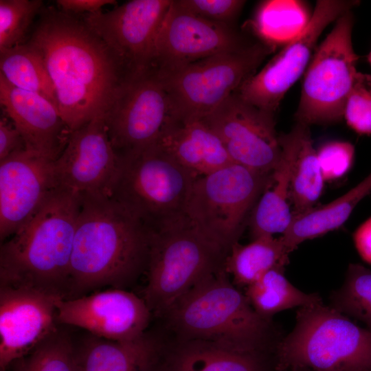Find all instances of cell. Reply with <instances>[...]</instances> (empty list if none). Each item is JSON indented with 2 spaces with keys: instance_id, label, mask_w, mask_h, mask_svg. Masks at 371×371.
<instances>
[{
  "instance_id": "obj_23",
  "label": "cell",
  "mask_w": 371,
  "mask_h": 371,
  "mask_svg": "<svg viewBox=\"0 0 371 371\" xmlns=\"http://www.w3.org/2000/svg\"><path fill=\"white\" fill-rule=\"evenodd\" d=\"M77 347L80 371H157L159 345L146 333L124 341L89 334Z\"/></svg>"
},
{
  "instance_id": "obj_25",
  "label": "cell",
  "mask_w": 371,
  "mask_h": 371,
  "mask_svg": "<svg viewBox=\"0 0 371 371\" xmlns=\"http://www.w3.org/2000/svg\"><path fill=\"white\" fill-rule=\"evenodd\" d=\"M258 355L209 341H179L166 371H262Z\"/></svg>"
},
{
  "instance_id": "obj_12",
  "label": "cell",
  "mask_w": 371,
  "mask_h": 371,
  "mask_svg": "<svg viewBox=\"0 0 371 371\" xmlns=\"http://www.w3.org/2000/svg\"><path fill=\"white\" fill-rule=\"evenodd\" d=\"M359 3L345 0L317 1L308 24L300 34L284 45L235 92L248 103L275 113L286 92L304 74L324 30Z\"/></svg>"
},
{
  "instance_id": "obj_5",
  "label": "cell",
  "mask_w": 371,
  "mask_h": 371,
  "mask_svg": "<svg viewBox=\"0 0 371 371\" xmlns=\"http://www.w3.org/2000/svg\"><path fill=\"white\" fill-rule=\"evenodd\" d=\"M276 351L278 371H371V332L322 301L299 308Z\"/></svg>"
},
{
  "instance_id": "obj_16",
  "label": "cell",
  "mask_w": 371,
  "mask_h": 371,
  "mask_svg": "<svg viewBox=\"0 0 371 371\" xmlns=\"http://www.w3.org/2000/svg\"><path fill=\"white\" fill-rule=\"evenodd\" d=\"M120 164L102 115L71 133L54 162V170L60 189L80 195L111 196Z\"/></svg>"
},
{
  "instance_id": "obj_26",
  "label": "cell",
  "mask_w": 371,
  "mask_h": 371,
  "mask_svg": "<svg viewBox=\"0 0 371 371\" xmlns=\"http://www.w3.org/2000/svg\"><path fill=\"white\" fill-rule=\"evenodd\" d=\"M312 14L302 1H265L258 5L249 26L260 41L276 49L300 34Z\"/></svg>"
},
{
  "instance_id": "obj_39",
  "label": "cell",
  "mask_w": 371,
  "mask_h": 371,
  "mask_svg": "<svg viewBox=\"0 0 371 371\" xmlns=\"http://www.w3.org/2000/svg\"><path fill=\"white\" fill-rule=\"evenodd\" d=\"M353 240L361 258L371 264V217L355 230Z\"/></svg>"
},
{
  "instance_id": "obj_14",
  "label": "cell",
  "mask_w": 371,
  "mask_h": 371,
  "mask_svg": "<svg viewBox=\"0 0 371 371\" xmlns=\"http://www.w3.org/2000/svg\"><path fill=\"white\" fill-rule=\"evenodd\" d=\"M274 114L234 92L202 120L221 139L234 163L269 175L281 155Z\"/></svg>"
},
{
  "instance_id": "obj_28",
  "label": "cell",
  "mask_w": 371,
  "mask_h": 371,
  "mask_svg": "<svg viewBox=\"0 0 371 371\" xmlns=\"http://www.w3.org/2000/svg\"><path fill=\"white\" fill-rule=\"evenodd\" d=\"M245 295L254 311L271 322L282 311L322 301L318 293H306L293 286L284 276V267L266 272L246 287Z\"/></svg>"
},
{
  "instance_id": "obj_3",
  "label": "cell",
  "mask_w": 371,
  "mask_h": 371,
  "mask_svg": "<svg viewBox=\"0 0 371 371\" xmlns=\"http://www.w3.org/2000/svg\"><path fill=\"white\" fill-rule=\"evenodd\" d=\"M82 195L58 189L1 243L0 285L32 288L67 299Z\"/></svg>"
},
{
  "instance_id": "obj_7",
  "label": "cell",
  "mask_w": 371,
  "mask_h": 371,
  "mask_svg": "<svg viewBox=\"0 0 371 371\" xmlns=\"http://www.w3.org/2000/svg\"><path fill=\"white\" fill-rule=\"evenodd\" d=\"M119 157L120 170L111 197L150 230L186 216L188 196L198 176L157 142Z\"/></svg>"
},
{
  "instance_id": "obj_38",
  "label": "cell",
  "mask_w": 371,
  "mask_h": 371,
  "mask_svg": "<svg viewBox=\"0 0 371 371\" xmlns=\"http://www.w3.org/2000/svg\"><path fill=\"white\" fill-rule=\"evenodd\" d=\"M61 11L69 14H93L101 11L102 7L116 4L114 0H58Z\"/></svg>"
},
{
  "instance_id": "obj_9",
  "label": "cell",
  "mask_w": 371,
  "mask_h": 371,
  "mask_svg": "<svg viewBox=\"0 0 371 371\" xmlns=\"http://www.w3.org/2000/svg\"><path fill=\"white\" fill-rule=\"evenodd\" d=\"M269 175L232 163L197 177L188 196L186 216L229 253L238 242Z\"/></svg>"
},
{
  "instance_id": "obj_20",
  "label": "cell",
  "mask_w": 371,
  "mask_h": 371,
  "mask_svg": "<svg viewBox=\"0 0 371 371\" xmlns=\"http://www.w3.org/2000/svg\"><path fill=\"white\" fill-rule=\"evenodd\" d=\"M0 102L26 149L55 161L71 133L57 106L39 94L13 86L1 75Z\"/></svg>"
},
{
  "instance_id": "obj_6",
  "label": "cell",
  "mask_w": 371,
  "mask_h": 371,
  "mask_svg": "<svg viewBox=\"0 0 371 371\" xmlns=\"http://www.w3.org/2000/svg\"><path fill=\"white\" fill-rule=\"evenodd\" d=\"M227 254L187 216L150 230L143 298L152 314L164 317L191 289L224 269Z\"/></svg>"
},
{
  "instance_id": "obj_15",
  "label": "cell",
  "mask_w": 371,
  "mask_h": 371,
  "mask_svg": "<svg viewBox=\"0 0 371 371\" xmlns=\"http://www.w3.org/2000/svg\"><path fill=\"white\" fill-rule=\"evenodd\" d=\"M252 42L232 26L196 16L172 0L156 36L153 67L175 69Z\"/></svg>"
},
{
  "instance_id": "obj_21",
  "label": "cell",
  "mask_w": 371,
  "mask_h": 371,
  "mask_svg": "<svg viewBox=\"0 0 371 371\" xmlns=\"http://www.w3.org/2000/svg\"><path fill=\"white\" fill-rule=\"evenodd\" d=\"M305 126L297 122L289 133L279 135L280 160L270 174L249 220L253 239L265 235L282 234L291 223L293 215L290 207L291 182Z\"/></svg>"
},
{
  "instance_id": "obj_18",
  "label": "cell",
  "mask_w": 371,
  "mask_h": 371,
  "mask_svg": "<svg viewBox=\"0 0 371 371\" xmlns=\"http://www.w3.org/2000/svg\"><path fill=\"white\" fill-rule=\"evenodd\" d=\"M54 161L26 148L0 161V238L14 235L59 188Z\"/></svg>"
},
{
  "instance_id": "obj_19",
  "label": "cell",
  "mask_w": 371,
  "mask_h": 371,
  "mask_svg": "<svg viewBox=\"0 0 371 371\" xmlns=\"http://www.w3.org/2000/svg\"><path fill=\"white\" fill-rule=\"evenodd\" d=\"M61 299L32 288L0 285V368L27 355L58 328Z\"/></svg>"
},
{
  "instance_id": "obj_22",
  "label": "cell",
  "mask_w": 371,
  "mask_h": 371,
  "mask_svg": "<svg viewBox=\"0 0 371 371\" xmlns=\"http://www.w3.org/2000/svg\"><path fill=\"white\" fill-rule=\"evenodd\" d=\"M157 142L198 177L234 163L221 139L202 120L177 121Z\"/></svg>"
},
{
  "instance_id": "obj_32",
  "label": "cell",
  "mask_w": 371,
  "mask_h": 371,
  "mask_svg": "<svg viewBox=\"0 0 371 371\" xmlns=\"http://www.w3.org/2000/svg\"><path fill=\"white\" fill-rule=\"evenodd\" d=\"M330 302L331 308L363 323L371 332V270L350 264L343 284L331 293Z\"/></svg>"
},
{
  "instance_id": "obj_30",
  "label": "cell",
  "mask_w": 371,
  "mask_h": 371,
  "mask_svg": "<svg viewBox=\"0 0 371 371\" xmlns=\"http://www.w3.org/2000/svg\"><path fill=\"white\" fill-rule=\"evenodd\" d=\"M324 181L309 126L306 125L300 141L291 182L290 203L293 206V216L313 207L321 196Z\"/></svg>"
},
{
  "instance_id": "obj_24",
  "label": "cell",
  "mask_w": 371,
  "mask_h": 371,
  "mask_svg": "<svg viewBox=\"0 0 371 371\" xmlns=\"http://www.w3.org/2000/svg\"><path fill=\"white\" fill-rule=\"evenodd\" d=\"M371 192V172L357 185L334 201L294 215L287 229L280 236L289 255L306 240L313 239L341 227L357 204Z\"/></svg>"
},
{
  "instance_id": "obj_31",
  "label": "cell",
  "mask_w": 371,
  "mask_h": 371,
  "mask_svg": "<svg viewBox=\"0 0 371 371\" xmlns=\"http://www.w3.org/2000/svg\"><path fill=\"white\" fill-rule=\"evenodd\" d=\"M10 371H80L78 347L60 326L30 353L14 361Z\"/></svg>"
},
{
  "instance_id": "obj_11",
  "label": "cell",
  "mask_w": 371,
  "mask_h": 371,
  "mask_svg": "<svg viewBox=\"0 0 371 371\" xmlns=\"http://www.w3.org/2000/svg\"><path fill=\"white\" fill-rule=\"evenodd\" d=\"M104 120L118 157L156 142L178 121L155 69L124 81L106 110Z\"/></svg>"
},
{
  "instance_id": "obj_36",
  "label": "cell",
  "mask_w": 371,
  "mask_h": 371,
  "mask_svg": "<svg viewBox=\"0 0 371 371\" xmlns=\"http://www.w3.org/2000/svg\"><path fill=\"white\" fill-rule=\"evenodd\" d=\"M183 10L204 19L232 26L241 12L243 0H175Z\"/></svg>"
},
{
  "instance_id": "obj_27",
  "label": "cell",
  "mask_w": 371,
  "mask_h": 371,
  "mask_svg": "<svg viewBox=\"0 0 371 371\" xmlns=\"http://www.w3.org/2000/svg\"><path fill=\"white\" fill-rule=\"evenodd\" d=\"M289 254L282 241L274 236H259L246 245L235 243L224 263V270L240 286L250 285L268 271L285 267Z\"/></svg>"
},
{
  "instance_id": "obj_17",
  "label": "cell",
  "mask_w": 371,
  "mask_h": 371,
  "mask_svg": "<svg viewBox=\"0 0 371 371\" xmlns=\"http://www.w3.org/2000/svg\"><path fill=\"white\" fill-rule=\"evenodd\" d=\"M152 313L143 297L112 288L57 303L60 325L84 329L113 341H129L146 333Z\"/></svg>"
},
{
  "instance_id": "obj_4",
  "label": "cell",
  "mask_w": 371,
  "mask_h": 371,
  "mask_svg": "<svg viewBox=\"0 0 371 371\" xmlns=\"http://www.w3.org/2000/svg\"><path fill=\"white\" fill-rule=\"evenodd\" d=\"M179 341L199 339L243 352H259L272 337L260 317L224 269L181 297L164 315Z\"/></svg>"
},
{
  "instance_id": "obj_41",
  "label": "cell",
  "mask_w": 371,
  "mask_h": 371,
  "mask_svg": "<svg viewBox=\"0 0 371 371\" xmlns=\"http://www.w3.org/2000/svg\"><path fill=\"white\" fill-rule=\"evenodd\" d=\"M0 371H8L6 368H0Z\"/></svg>"
},
{
  "instance_id": "obj_34",
  "label": "cell",
  "mask_w": 371,
  "mask_h": 371,
  "mask_svg": "<svg viewBox=\"0 0 371 371\" xmlns=\"http://www.w3.org/2000/svg\"><path fill=\"white\" fill-rule=\"evenodd\" d=\"M344 118L358 134L371 135V75L357 74L344 104Z\"/></svg>"
},
{
  "instance_id": "obj_29",
  "label": "cell",
  "mask_w": 371,
  "mask_h": 371,
  "mask_svg": "<svg viewBox=\"0 0 371 371\" xmlns=\"http://www.w3.org/2000/svg\"><path fill=\"white\" fill-rule=\"evenodd\" d=\"M0 70V75L13 86L39 94L57 106L54 87L44 62L27 43L1 49Z\"/></svg>"
},
{
  "instance_id": "obj_35",
  "label": "cell",
  "mask_w": 371,
  "mask_h": 371,
  "mask_svg": "<svg viewBox=\"0 0 371 371\" xmlns=\"http://www.w3.org/2000/svg\"><path fill=\"white\" fill-rule=\"evenodd\" d=\"M316 150L324 181L341 178L352 166L355 148L348 142H328Z\"/></svg>"
},
{
  "instance_id": "obj_2",
  "label": "cell",
  "mask_w": 371,
  "mask_h": 371,
  "mask_svg": "<svg viewBox=\"0 0 371 371\" xmlns=\"http://www.w3.org/2000/svg\"><path fill=\"white\" fill-rule=\"evenodd\" d=\"M150 238V229L113 197L82 195L67 299L133 283L146 270Z\"/></svg>"
},
{
  "instance_id": "obj_33",
  "label": "cell",
  "mask_w": 371,
  "mask_h": 371,
  "mask_svg": "<svg viewBox=\"0 0 371 371\" xmlns=\"http://www.w3.org/2000/svg\"><path fill=\"white\" fill-rule=\"evenodd\" d=\"M41 0H0V49L23 44Z\"/></svg>"
},
{
  "instance_id": "obj_8",
  "label": "cell",
  "mask_w": 371,
  "mask_h": 371,
  "mask_svg": "<svg viewBox=\"0 0 371 371\" xmlns=\"http://www.w3.org/2000/svg\"><path fill=\"white\" fill-rule=\"evenodd\" d=\"M275 49L260 41L187 65L156 72L179 121L202 120L256 72Z\"/></svg>"
},
{
  "instance_id": "obj_1",
  "label": "cell",
  "mask_w": 371,
  "mask_h": 371,
  "mask_svg": "<svg viewBox=\"0 0 371 371\" xmlns=\"http://www.w3.org/2000/svg\"><path fill=\"white\" fill-rule=\"evenodd\" d=\"M27 43L42 58L71 132L104 114L125 81L104 43L71 14L44 12Z\"/></svg>"
},
{
  "instance_id": "obj_13",
  "label": "cell",
  "mask_w": 371,
  "mask_h": 371,
  "mask_svg": "<svg viewBox=\"0 0 371 371\" xmlns=\"http://www.w3.org/2000/svg\"><path fill=\"white\" fill-rule=\"evenodd\" d=\"M172 0H133L114 9L87 14L86 25L115 56L125 80L154 69L155 43Z\"/></svg>"
},
{
  "instance_id": "obj_37",
  "label": "cell",
  "mask_w": 371,
  "mask_h": 371,
  "mask_svg": "<svg viewBox=\"0 0 371 371\" xmlns=\"http://www.w3.org/2000/svg\"><path fill=\"white\" fill-rule=\"evenodd\" d=\"M8 117L0 120V161L12 153L25 149L24 140L14 123Z\"/></svg>"
},
{
  "instance_id": "obj_10",
  "label": "cell",
  "mask_w": 371,
  "mask_h": 371,
  "mask_svg": "<svg viewBox=\"0 0 371 371\" xmlns=\"http://www.w3.org/2000/svg\"><path fill=\"white\" fill-rule=\"evenodd\" d=\"M351 10L339 17L317 46L304 74L295 117L307 126L326 124L344 118V107L358 71L359 59L352 40Z\"/></svg>"
},
{
  "instance_id": "obj_40",
  "label": "cell",
  "mask_w": 371,
  "mask_h": 371,
  "mask_svg": "<svg viewBox=\"0 0 371 371\" xmlns=\"http://www.w3.org/2000/svg\"><path fill=\"white\" fill-rule=\"evenodd\" d=\"M368 60L370 65H371V49H370V53H369V54L368 56Z\"/></svg>"
}]
</instances>
